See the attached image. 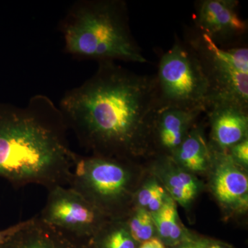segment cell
<instances>
[{
  "label": "cell",
  "mask_w": 248,
  "mask_h": 248,
  "mask_svg": "<svg viewBox=\"0 0 248 248\" xmlns=\"http://www.w3.org/2000/svg\"><path fill=\"white\" fill-rule=\"evenodd\" d=\"M125 218L108 220L86 243L87 248H138Z\"/></svg>",
  "instance_id": "2e32d148"
},
{
  "label": "cell",
  "mask_w": 248,
  "mask_h": 248,
  "mask_svg": "<svg viewBox=\"0 0 248 248\" xmlns=\"http://www.w3.org/2000/svg\"><path fill=\"white\" fill-rule=\"evenodd\" d=\"M1 248H87V246L44 223L37 215L29 218L27 224L15 233Z\"/></svg>",
  "instance_id": "4fadbf2b"
},
{
  "label": "cell",
  "mask_w": 248,
  "mask_h": 248,
  "mask_svg": "<svg viewBox=\"0 0 248 248\" xmlns=\"http://www.w3.org/2000/svg\"><path fill=\"white\" fill-rule=\"evenodd\" d=\"M151 215L156 228V237L168 248L195 237L182 224L178 215L177 203L171 197L162 208Z\"/></svg>",
  "instance_id": "9a60e30c"
},
{
  "label": "cell",
  "mask_w": 248,
  "mask_h": 248,
  "mask_svg": "<svg viewBox=\"0 0 248 248\" xmlns=\"http://www.w3.org/2000/svg\"><path fill=\"white\" fill-rule=\"evenodd\" d=\"M138 248H168L162 241L157 237H154L153 239L148 240L142 243L139 246Z\"/></svg>",
  "instance_id": "7402d4cb"
},
{
  "label": "cell",
  "mask_w": 248,
  "mask_h": 248,
  "mask_svg": "<svg viewBox=\"0 0 248 248\" xmlns=\"http://www.w3.org/2000/svg\"><path fill=\"white\" fill-rule=\"evenodd\" d=\"M152 175L164 187L170 197L183 208L192 205L203 189V183L176 164L170 156L156 155L151 165Z\"/></svg>",
  "instance_id": "7c38bea8"
},
{
  "label": "cell",
  "mask_w": 248,
  "mask_h": 248,
  "mask_svg": "<svg viewBox=\"0 0 248 248\" xmlns=\"http://www.w3.org/2000/svg\"><path fill=\"white\" fill-rule=\"evenodd\" d=\"M236 0H200L195 4L193 20L196 30L216 45L232 47L241 45L248 32V22L239 13Z\"/></svg>",
  "instance_id": "ba28073f"
},
{
  "label": "cell",
  "mask_w": 248,
  "mask_h": 248,
  "mask_svg": "<svg viewBox=\"0 0 248 248\" xmlns=\"http://www.w3.org/2000/svg\"><path fill=\"white\" fill-rule=\"evenodd\" d=\"M68 129L91 154L134 160L154 153L153 122L159 108L155 77L115 62L69 90L59 106Z\"/></svg>",
  "instance_id": "6da1fadb"
},
{
  "label": "cell",
  "mask_w": 248,
  "mask_h": 248,
  "mask_svg": "<svg viewBox=\"0 0 248 248\" xmlns=\"http://www.w3.org/2000/svg\"><path fill=\"white\" fill-rule=\"evenodd\" d=\"M60 108L36 94L27 105L0 103V178L16 187L68 186L79 155Z\"/></svg>",
  "instance_id": "7a4b0ae2"
},
{
  "label": "cell",
  "mask_w": 248,
  "mask_h": 248,
  "mask_svg": "<svg viewBox=\"0 0 248 248\" xmlns=\"http://www.w3.org/2000/svg\"><path fill=\"white\" fill-rule=\"evenodd\" d=\"M170 198L159 181L152 175L139 186L134 197L133 207L145 209L153 214L162 208Z\"/></svg>",
  "instance_id": "e0dca14e"
},
{
  "label": "cell",
  "mask_w": 248,
  "mask_h": 248,
  "mask_svg": "<svg viewBox=\"0 0 248 248\" xmlns=\"http://www.w3.org/2000/svg\"><path fill=\"white\" fill-rule=\"evenodd\" d=\"M170 156L180 167L195 175L208 172L212 151L203 125L196 124L180 146Z\"/></svg>",
  "instance_id": "5bb4252c"
},
{
  "label": "cell",
  "mask_w": 248,
  "mask_h": 248,
  "mask_svg": "<svg viewBox=\"0 0 248 248\" xmlns=\"http://www.w3.org/2000/svg\"><path fill=\"white\" fill-rule=\"evenodd\" d=\"M39 218L49 226L85 244L111 218L68 186H55Z\"/></svg>",
  "instance_id": "52a82bcc"
},
{
  "label": "cell",
  "mask_w": 248,
  "mask_h": 248,
  "mask_svg": "<svg viewBox=\"0 0 248 248\" xmlns=\"http://www.w3.org/2000/svg\"><path fill=\"white\" fill-rule=\"evenodd\" d=\"M125 221L130 234L138 244L156 237V228L151 213L145 209L133 207Z\"/></svg>",
  "instance_id": "ac0fdd59"
},
{
  "label": "cell",
  "mask_w": 248,
  "mask_h": 248,
  "mask_svg": "<svg viewBox=\"0 0 248 248\" xmlns=\"http://www.w3.org/2000/svg\"><path fill=\"white\" fill-rule=\"evenodd\" d=\"M187 35L186 42L197 55L208 82V107L231 102L248 108V46H219L196 29Z\"/></svg>",
  "instance_id": "5b68a950"
},
{
  "label": "cell",
  "mask_w": 248,
  "mask_h": 248,
  "mask_svg": "<svg viewBox=\"0 0 248 248\" xmlns=\"http://www.w3.org/2000/svg\"><path fill=\"white\" fill-rule=\"evenodd\" d=\"M210 124V148L228 153L248 139V108L231 102H217L205 110Z\"/></svg>",
  "instance_id": "30bf717a"
},
{
  "label": "cell",
  "mask_w": 248,
  "mask_h": 248,
  "mask_svg": "<svg viewBox=\"0 0 248 248\" xmlns=\"http://www.w3.org/2000/svg\"><path fill=\"white\" fill-rule=\"evenodd\" d=\"M64 50L78 60L148 62L130 27L122 0H81L72 5L60 24Z\"/></svg>",
  "instance_id": "3957f363"
},
{
  "label": "cell",
  "mask_w": 248,
  "mask_h": 248,
  "mask_svg": "<svg viewBox=\"0 0 248 248\" xmlns=\"http://www.w3.org/2000/svg\"><path fill=\"white\" fill-rule=\"evenodd\" d=\"M202 110L174 107L158 108L153 128V146L156 155L170 156L197 123Z\"/></svg>",
  "instance_id": "8fae6325"
},
{
  "label": "cell",
  "mask_w": 248,
  "mask_h": 248,
  "mask_svg": "<svg viewBox=\"0 0 248 248\" xmlns=\"http://www.w3.org/2000/svg\"><path fill=\"white\" fill-rule=\"evenodd\" d=\"M140 186L134 161L91 154L78 156L68 187L111 218H125Z\"/></svg>",
  "instance_id": "277c9868"
},
{
  "label": "cell",
  "mask_w": 248,
  "mask_h": 248,
  "mask_svg": "<svg viewBox=\"0 0 248 248\" xmlns=\"http://www.w3.org/2000/svg\"><path fill=\"white\" fill-rule=\"evenodd\" d=\"M169 248H207L205 245V239L203 238L195 236L193 239L186 242L174 246V247Z\"/></svg>",
  "instance_id": "44dd1931"
},
{
  "label": "cell",
  "mask_w": 248,
  "mask_h": 248,
  "mask_svg": "<svg viewBox=\"0 0 248 248\" xmlns=\"http://www.w3.org/2000/svg\"><path fill=\"white\" fill-rule=\"evenodd\" d=\"M29 219L19 222L16 224L13 225L0 231V248L4 246V245L7 242L8 240L18 231L24 228L27 224Z\"/></svg>",
  "instance_id": "ffe728a7"
},
{
  "label": "cell",
  "mask_w": 248,
  "mask_h": 248,
  "mask_svg": "<svg viewBox=\"0 0 248 248\" xmlns=\"http://www.w3.org/2000/svg\"><path fill=\"white\" fill-rule=\"evenodd\" d=\"M228 153L236 164L248 170V139L235 144Z\"/></svg>",
  "instance_id": "d6986e66"
},
{
  "label": "cell",
  "mask_w": 248,
  "mask_h": 248,
  "mask_svg": "<svg viewBox=\"0 0 248 248\" xmlns=\"http://www.w3.org/2000/svg\"><path fill=\"white\" fill-rule=\"evenodd\" d=\"M205 239L207 248H232L228 245L223 244V243L220 242V241L208 239Z\"/></svg>",
  "instance_id": "603a6c76"
},
{
  "label": "cell",
  "mask_w": 248,
  "mask_h": 248,
  "mask_svg": "<svg viewBox=\"0 0 248 248\" xmlns=\"http://www.w3.org/2000/svg\"><path fill=\"white\" fill-rule=\"evenodd\" d=\"M209 187L218 205L229 215L245 214L248 209V170L228 153L212 150Z\"/></svg>",
  "instance_id": "9c48e42d"
},
{
  "label": "cell",
  "mask_w": 248,
  "mask_h": 248,
  "mask_svg": "<svg viewBox=\"0 0 248 248\" xmlns=\"http://www.w3.org/2000/svg\"><path fill=\"white\" fill-rule=\"evenodd\" d=\"M155 78L159 107L206 110L208 82L197 55L186 41L176 40L161 56Z\"/></svg>",
  "instance_id": "8992f818"
}]
</instances>
